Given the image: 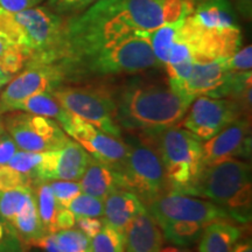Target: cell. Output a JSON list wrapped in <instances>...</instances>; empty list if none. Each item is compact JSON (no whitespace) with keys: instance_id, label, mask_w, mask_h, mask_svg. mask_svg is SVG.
<instances>
[{"instance_id":"cell-4","label":"cell","mask_w":252,"mask_h":252,"mask_svg":"<svg viewBox=\"0 0 252 252\" xmlns=\"http://www.w3.org/2000/svg\"><path fill=\"white\" fill-rule=\"evenodd\" d=\"M64 20V17L41 6L20 12L0 7V31L23 47L30 56L28 62H58Z\"/></svg>"},{"instance_id":"cell-20","label":"cell","mask_w":252,"mask_h":252,"mask_svg":"<svg viewBox=\"0 0 252 252\" xmlns=\"http://www.w3.org/2000/svg\"><path fill=\"white\" fill-rule=\"evenodd\" d=\"M163 235L149 212L137 216L124 231V252H160Z\"/></svg>"},{"instance_id":"cell-35","label":"cell","mask_w":252,"mask_h":252,"mask_svg":"<svg viewBox=\"0 0 252 252\" xmlns=\"http://www.w3.org/2000/svg\"><path fill=\"white\" fill-rule=\"evenodd\" d=\"M97 0H49L48 6L53 12L62 17H72L84 12Z\"/></svg>"},{"instance_id":"cell-6","label":"cell","mask_w":252,"mask_h":252,"mask_svg":"<svg viewBox=\"0 0 252 252\" xmlns=\"http://www.w3.org/2000/svg\"><path fill=\"white\" fill-rule=\"evenodd\" d=\"M145 135L159 153L169 191L184 194L203 169L202 140L180 126Z\"/></svg>"},{"instance_id":"cell-3","label":"cell","mask_w":252,"mask_h":252,"mask_svg":"<svg viewBox=\"0 0 252 252\" xmlns=\"http://www.w3.org/2000/svg\"><path fill=\"white\" fill-rule=\"evenodd\" d=\"M184 194L208 198L226 210L236 223L245 224L251 217V165L241 159H228L203 167Z\"/></svg>"},{"instance_id":"cell-42","label":"cell","mask_w":252,"mask_h":252,"mask_svg":"<svg viewBox=\"0 0 252 252\" xmlns=\"http://www.w3.org/2000/svg\"><path fill=\"white\" fill-rule=\"evenodd\" d=\"M235 9L242 17L250 20L252 17V0H231Z\"/></svg>"},{"instance_id":"cell-29","label":"cell","mask_w":252,"mask_h":252,"mask_svg":"<svg viewBox=\"0 0 252 252\" xmlns=\"http://www.w3.org/2000/svg\"><path fill=\"white\" fill-rule=\"evenodd\" d=\"M185 18L179 19L174 23L165 24L157 28V30L149 32L151 47H152L154 56H156V59L161 67L166 65L167 61H168L169 50H171L173 42L175 41L176 34H178V31L180 30Z\"/></svg>"},{"instance_id":"cell-15","label":"cell","mask_w":252,"mask_h":252,"mask_svg":"<svg viewBox=\"0 0 252 252\" xmlns=\"http://www.w3.org/2000/svg\"><path fill=\"white\" fill-rule=\"evenodd\" d=\"M157 223L163 220H189L208 224L213 220L231 217L212 201L169 191L146 206Z\"/></svg>"},{"instance_id":"cell-46","label":"cell","mask_w":252,"mask_h":252,"mask_svg":"<svg viewBox=\"0 0 252 252\" xmlns=\"http://www.w3.org/2000/svg\"><path fill=\"white\" fill-rule=\"evenodd\" d=\"M4 131H5V128H4V124H2V117H1V115H0V133H2Z\"/></svg>"},{"instance_id":"cell-12","label":"cell","mask_w":252,"mask_h":252,"mask_svg":"<svg viewBox=\"0 0 252 252\" xmlns=\"http://www.w3.org/2000/svg\"><path fill=\"white\" fill-rule=\"evenodd\" d=\"M242 117L251 116L235 100L198 96L189 106L181 125L201 140H208Z\"/></svg>"},{"instance_id":"cell-9","label":"cell","mask_w":252,"mask_h":252,"mask_svg":"<svg viewBox=\"0 0 252 252\" xmlns=\"http://www.w3.org/2000/svg\"><path fill=\"white\" fill-rule=\"evenodd\" d=\"M4 115L1 117L5 131L21 151L48 152L60 149L69 140L68 134L52 118L24 111H9Z\"/></svg>"},{"instance_id":"cell-1","label":"cell","mask_w":252,"mask_h":252,"mask_svg":"<svg viewBox=\"0 0 252 252\" xmlns=\"http://www.w3.org/2000/svg\"><path fill=\"white\" fill-rule=\"evenodd\" d=\"M191 9L188 0H97L64 20L58 63L68 75L77 62L109 41L152 32L187 17Z\"/></svg>"},{"instance_id":"cell-26","label":"cell","mask_w":252,"mask_h":252,"mask_svg":"<svg viewBox=\"0 0 252 252\" xmlns=\"http://www.w3.org/2000/svg\"><path fill=\"white\" fill-rule=\"evenodd\" d=\"M13 111H24L33 115L43 116V117L52 118L56 122H60L67 115L65 110L59 100L53 96L52 93H41L33 94L28 98L21 100L14 106Z\"/></svg>"},{"instance_id":"cell-33","label":"cell","mask_w":252,"mask_h":252,"mask_svg":"<svg viewBox=\"0 0 252 252\" xmlns=\"http://www.w3.org/2000/svg\"><path fill=\"white\" fill-rule=\"evenodd\" d=\"M27 249L15 230L0 215V252H26Z\"/></svg>"},{"instance_id":"cell-28","label":"cell","mask_w":252,"mask_h":252,"mask_svg":"<svg viewBox=\"0 0 252 252\" xmlns=\"http://www.w3.org/2000/svg\"><path fill=\"white\" fill-rule=\"evenodd\" d=\"M28 60L30 56L23 47L0 31V70L14 76L26 65Z\"/></svg>"},{"instance_id":"cell-19","label":"cell","mask_w":252,"mask_h":252,"mask_svg":"<svg viewBox=\"0 0 252 252\" xmlns=\"http://www.w3.org/2000/svg\"><path fill=\"white\" fill-rule=\"evenodd\" d=\"M147 212L146 206L137 195L123 188H116L104 200V220L124 232L130 222Z\"/></svg>"},{"instance_id":"cell-10","label":"cell","mask_w":252,"mask_h":252,"mask_svg":"<svg viewBox=\"0 0 252 252\" xmlns=\"http://www.w3.org/2000/svg\"><path fill=\"white\" fill-rule=\"evenodd\" d=\"M67 81L60 63L27 62L0 93V115L13 111L21 100L41 93H52Z\"/></svg>"},{"instance_id":"cell-39","label":"cell","mask_w":252,"mask_h":252,"mask_svg":"<svg viewBox=\"0 0 252 252\" xmlns=\"http://www.w3.org/2000/svg\"><path fill=\"white\" fill-rule=\"evenodd\" d=\"M76 224L87 237L93 239L102 229L103 220H99L98 217H78Z\"/></svg>"},{"instance_id":"cell-17","label":"cell","mask_w":252,"mask_h":252,"mask_svg":"<svg viewBox=\"0 0 252 252\" xmlns=\"http://www.w3.org/2000/svg\"><path fill=\"white\" fill-rule=\"evenodd\" d=\"M251 156V118L242 117L203 145V167Z\"/></svg>"},{"instance_id":"cell-30","label":"cell","mask_w":252,"mask_h":252,"mask_svg":"<svg viewBox=\"0 0 252 252\" xmlns=\"http://www.w3.org/2000/svg\"><path fill=\"white\" fill-rule=\"evenodd\" d=\"M91 252H124V232L103 220L102 229L91 239Z\"/></svg>"},{"instance_id":"cell-11","label":"cell","mask_w":252,"mask_h":252,"mask_svg":"<svg viewBox=\"0 0 252 252\" xmlns=\"http://www.w3.org/2000/svg\"><path fill=\"white\" fill-rule=\"evenodd\" d=\"M176 37L188 46L191 60L196 63L229 58L237 52L242 42L238 26L224 30H209L198 26L189 15L185 18Z\"/></svg>"},{"instance_id":"cell-37","label":"cell","mask_w":252,"mask_h":252,"mask_svg":"<svg viewBox=\"0 0 252 252\" xmlns=\"http://www.w3.org/2000/svg\"><path fill=\"white\" fill-rule=\"evenodd\" d=\"M226 67L230 71H250L252 68V47H244L226 58Z\"/></svg>"},{"instance_id":"cell-5","label":"cell","mask_w":252,"mask_h":252,"mask_svg":"<svg viewBox=\"0 0 252 252\" xmlns=\"http://www.w3.org/2000/svg\"><path fill=\"white\" fill-rule=\"evenodd\" d=\"M161 67L151 47L149 32H139L109 41L70 69L68 80L86 75L138 74Z\"/></svg>"},{"instance_id":"cell-8","label":"cell","mask_w":252,"mask_h":252,"mask_svg":"<svg viewBox=\"0 0 252 252\" xmlns=\"http://www.w3.org/2000/svg\"><path fill=\"white\" fill-rule=\"evenodd\" d=\"M52 94L72 115L89 122L104 133L124 139L117 119L116 93L109 86L98 83L69 86L63 83Z\"/></svg>"},{"instance_id":"cell-25","label":"cell","mask_w":252,"mask_h":252,"mask_svg":"<svg viewBox=\"0 0 252 252\" xmlns=\"http://www.w3.org/2000/svg\"><path fill=\"white\" fill-rule=\"evenodd\" d=\"M158 225L161 229L163 238L169 243L186 248L198 241L207 224L189 220H163L158 223Z\"/></svg>"},{"instance_id":"cell-24","label":"cell","mask_w":252,"mask_h":252,"mask_svg":"<svg viewBox=\"0 0 252 252\" xmlns=\"http://www.w3.org/2000/svg\"><path fill=\"white\" fill-rule=\"evenodd\" d=\"M36 247L45 252H91V239L71 228L46 235Z\"/></svg>"},{"instance_id":"cell-7","label":"cell","mask_w":252,"mask_h":252,"mask_svg":"<svg viewBox=\"0 0 252 252\" xmlns=\"http://www.w3.org/2000/svg\"><path fill=\"white\" fill-rule=\"evenodd\" d=\"M128 151L119 172L116 173L119 187L130 190L145 206L169 193L165 168L159 153L149 137L131 133Z\"/></svg>"},{"instance_id":"cell-18","label":"cell","mask_w":252,"mask_h":252,"mask_svg":"<svg viewBox=\"0 0 252 252\" xmlns=\"http://www.w3.org/2000/svg\"><path fill=\"white\" fill-rule=\"evenodd\" d=\"M229 72L226 58H220L203 63L194 62L187 80L171 86V88L178 94L195 99L198 96H208L222 86Z\"/></svg>"},{"instance_id":"cell-47","label":"cell","mask_w":252,"mask_h":252,"mask_svg":"<svg viewBox=\"0 0 252 252\" xmlns=\"http://www.w3.org/2000/svg\"><path fill=\"white\" fill-rule=\"evenodd\" d=\"M188 1H189V2H191V4H193V5H194V4H195V2L200 1V0H188Z\"/></svg>"},{"instance_id":"cell-41","label":"cell","mask_w":252,"mask_h":252,"mask_svg":"<svg viewBox=\"0 0 252 252\" xmlns=\"http://www.w3.org/2000/svg\"><path fill=\"white\" fill-rule=\"evenodd\" d=\"M76 224V217L68 208H61L56 216V231L74 228Z\"/></svg>"},{"instance_id":"cell-32","label":"cell","mask_w":252,"mask_h":252,"mask_svg":"<svg viewBox=\"0 0 252 252\" xmlns=\"http://www.w3.org/2000/svg\"><path fill=\"white\" fill-rule=\"evenodd\" d=\"M68 209L75 217H102L104 215V201L91 195L78 194L69 204Z\"/></svg>"},{"instance_id":"cell-44","label":"cell","mask_w":252,"mask_h":252,"mask_svg":"<svg viewBox=\"0 0 252 252\" xmlns=\"http://www.w3.org/2000/svg\"><path fill=\"white\" fill-rule=\"evenodd\" d=\"M160 252H193L187 248H180V247H166L162 248Z\"/></svg>"},{"instance_id":"cell-16","label":"cell","mask_w":252,"mask_h":252,"mask_svg":"<svg viewBox=\"0 0 252 252\" xmlns=\"http://www.w3.org/2000/svg\"><path fill=\"white\" fill-rule=\"evenodd\" d=\"M90 154L77 141L69 140L58 150L43 152L36 172V184L55 180L80 181Z\"/></svg>"},{"instance_id":"cell-2","label":"cell","mask_w":252,"mask_h":252,"mask_svg":"<svg viewBox=\"0 0 252 252\" xmlns=\"http://www.w3.org/2000/svg\"><path fill=\"white\" fill-rule=\"evenodd\" d=\"M193 100L168 83L133 81L116 93L117 119L130 133H156L180 126Z\"/></svg>"},{"instance_id":"cell-40","label":"cell","mask_w":252,"mask_h":252,"mask_svg":"<svg viewBox=\"0 0 252 252\" xmlns=\"http://www.w3.org/2000/svg\"><path fill=\"white\" fill-rule=\"evenodd\" d=\"M42 2V0H0V7L8 12H20L33 8Z\"/></svg>"},{"instance_id":"cell-13","label":"cell","mask_w":252,"mask_h":252,"mask_svg":"<svg viewBox=\"0 0 252 252\" xmlns=\"http://www.w3.org/2000/svg\"><path fill=\"white\" fill-rule=\"evenodd\" d=\"M59 125L65 133L89 152L91 157L105 163L115 173L119 172L128 151L127 143L124 139L104 133L89 122L69 111L59 122Z\"/></svg>"},{"instance_id":"cell-38","label":"cell","mask_w":252,"mask_h":252,"mask_svg":"<svg viewBox=\"0 0 252 252\" xmlns=\"http://www.w3.org/2000/svg\"><path fill=\"white\" fill-rule=\"evenodd\" d=\"M19 147L7 132L0 133V165H7L9 160L19 152Z\"/></svg>"},{"instance_id":"cell-14","label":"cell","mask_w":252,"mask_h":252,"mask_svg":"<svg viewBox=\"0 0 252 252\" xmlns=\"http://www.w3.org/2000/svg\"><path fill=\"white\" fill-rule=\"evenodd\" d=\"M0 215L7 220L25 244L36 247L48 235L41 223L34 186L0 191Z\"/></svg>"},{"instance_id":"cell-31","label":"cell","mask_w":252,"mask_h":252,"mask_svg":"<svg viewBox=\"0 0 252 252\" xmlns=\"http://www.w3.org/2000/svg\"><path fill=\"white\" fill-rule=\"evenodd\" d=\"M43 152H27V151H19L15 156L9 160L7 165L21 174L26 175L33 185H36V172L42 160Z\"/></svg>"},{"instance_id":"cell-36","label":"cell","mask_w":252,"mask_h":252,"mask_svg":"<svg viewBox=\"0 0 252 252\" xmlns=\"http://www.w3.org/2000/svg\"><path fill=\"white\" fill-rule=\"evenodd\" d=\"M28 186L34 185L26 175L21 174L8 165H0V191L12 190Z\"/></svg>"},{"instance_id":"cell-21","label":"cell","mask_w":252,"mask_h":252,"mask_svg":"<svg viewBox=\"0 0 252 252\" xmlns=\"http://www.w3.org/2000/svg\"><path fill=\"white\" fill-rule=\"evenodd\" d=\"M243 236V228L230 219L213 220L198 238L197 252H231Z\"/></svg>"},{"instance_id":"cell-34","label":"cell","mask_w":252,"mask_h":252,"mask_svg":"<svg viewBox=\"0 0 252 252\" xmlns=\"http://www.w3.org/2000/svg\"><path fill=\"white\" fill-rule=\"evenodd\" d=\"M48 184L56 201L62 208H68L71 201L82 193L81 186L76 181L55 180L49 181Z\"/></svg>"},{"instance_id":"cell-23","label":"cell","mask_w":252,"mask_h":252,"mask_svg":"<svg viewBox=\"0 0 252 252\" xmlns=\"http://www.w3.org/2000/svg\"><path fill=\"white\" fill-rule=\"evenodd\" d=\"M80 186L82 193L91 195L102 201L105 200L116 188H121L117 174L105 163L98 161L91 156L86 171L81 178Z\"/></svg>"},{"instance_id":"cell-45","label":"cell","mask_w":252,"mask_h":252,"mask_svg":"<svg viewBox=\"0 0 252 252\" xmlns=\"http://www.w3.org/2000/svg\"><path fill=\"white\" fill-rule=\"evenodd\" d=\"M12 76H9V75H6L4 71L0 70V89H1L2 87H5L6 84L8 83V81L11 80Z\"/></svg>"},{"instance_id":"cell-22","label":"cell","mask_w":252,"mask_h":252,"mask_svg":"<svg viewBox=\"0 0 252 252\" xmlns=\"http://www.w3.org/2000/svg\"><path fill=\"white\" fill-rule=\"evenodd\" d=\"M198 26L209 30L237 27L229 0H200L189 14Z\"/></svg>"},{"instance_id":"cell-27","label":"cell","mask_w":252,"mask_h":252,"mask_svg":"<svg viewBox=\"0 0 252 252\" xmlns=\"http://www.w3.org/2000/svg\"><path fill=\"white\" fill-rule=\"evenodd\" d=\"M37 213L43 229L47 234L56 232V216L62 207L56 201L48 182H40L34 185Z\"/></svg>"},{"instance_id":"cell-43","label":"cell","mask_w":252,"mask_h":252,"mask_svg":"<svg viewBox=\"0 0 252 252\" xmlns=\"http://www.w3.org/2000/svg\"><path fill=\"white\" fill-rule=\"evenodd\" d=\"M231 252H252V245L250 239H247V241L238 242L237 244L235 245V248L232 249Z\"/></svg>"}]
</instances>
